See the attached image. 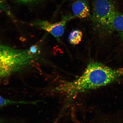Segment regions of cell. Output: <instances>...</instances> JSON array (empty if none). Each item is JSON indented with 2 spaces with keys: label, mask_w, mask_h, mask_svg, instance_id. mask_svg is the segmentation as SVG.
I'll list each match as a JSON object with an SVG mask.
<instances>
[{
  "label": "cell",
  "mask_w": 123,
  "mask_h": 123,
  "mask_svg": "<svg viewBox=\"0 0 123 123\" xmlns=\"http://www.w3.org/2000/svg\"><path fill=\"white\" fill-rule=\"evenodd\" d=\"M123 76V68L114 69L100 63L91 62L83 73L75 80L58 86L55 91L64 93L68 100L75 95L112 83Z\"/></svg>",
  "instance_id": "obj_1"
},
{
  "label": "cell",
  "mask_w": 123,
  "mask_h": 123,
  "mask_svg": "<svg viewBox=\"0 0 123 123\" xmlns=\"http://www.w3.org/2000/svg\"><path fill=\"white\" fill-rule=\"evenodd\" d=\"M117 10L112 0H92L91 18L94 25L104 29L109 18Z\"/></svg>",
  "instance_id": "obj_2"
},
{
  "label": "cell",
  "mask_w": 123,
  "mask_h": 123,
  "mask_svg": "<svg viewBox=\"0 0 123 123\" xmlns=\"http://www.w3.org/2000/svg\"><path fill=\"white\" fill-rule=\"evenodd\" d=\"M73 18V16L66 17L62 21L52 23L45 20L37 21L34 23V25L50 34L59 41L60 37L63 34L67 21Z\"/></svg>",
  "instance_id": "obj_3"
},
{
  "label": "cell",
  "mask_w": 123,
  "mask_h": 123,
  "mask_svg": "<svg viewBox=\"0 0 123 123\" xmlns=\"http://www.w3.org/2000/svg\"><path fill=\"white\" fill-rule=\"evenodd\" d=\"M104 29L116 31L123 41V12L115 11L109 18Z\"/></svg>",
  "instance_id": "obj_4"
},
{
  "label": "cell",
  "mask_w": 123,
  "mask_h": 123,
  "mask_svg": "<svg viewBox=\"0 0 123 123\" xmlns=\"http://www.w3.org/2000/svg\"><path fill=\"white\" fill-rule=\"evenodd\" d=\"M72 10L73 17L85 18L90 15V7L87 0L75 1L72 4Z\"/></svg>",
  "instance_id": "obj_5"
},
{
  "label": "cell",
  "mask_w": 123,
  "mask_h": 123,
  "mask_svg": "<svg viewBox=\"0 0 123 123\" xmlns=\"http://www.w3.org/2000/svg\"><path fill=\"white\" fill-rule=\"evenodd\" d=\"M82 36V33L81 31L78 30H74L70 32L69 35V42L73 45H76L81 41Z\"/></svg>",
  "instance_id": "obj_6"
},
{
  "label": "cell",
  "mask_w": 123,
  "mask_h": 123,
  "mask_svg": "<svg viewBox=\"0 0 123 123\" xmlns=\"http://www.w3.org/2000/svg\"><path fill=\"white\" fill-rule=\"evenodd\" d=\"M30 104V101H14L3 97L0 95V107L12 105Z\"/></svg>",
  "instance_id": "obj_7"
},
{
  "label": "cell",
  "mask_w": 123,
  "mask_h": 123,
  "mask_svg": "<svg viewBox=\"0 0 123 123\" xmlns=\"http://www.w3.org/2000/svg\"><path fill=\"white\" fill-rule=\"evenodd\" d=\"M19 0L23 2H27L33 0Z\"/></svg>",
  "instance_id": "obj_8"
},
{
  "label": "cell",
  "mask_w": 123,
  "mask_h": 123,
  "mask_svg": "<svg viewBox=\"0 0 123 123\" xmlns=\"http://www.w3.org/2000/svg\"><path fill=\"white\" fill-rule=\"evenodd\" d=\"M5 122V120L2 119H0V123H4Z\"/></svg>",
  "instance_id": "obj_9"
},
{
  "label": "cell",
  "mask_w": 123,
  "mask_h": 123,
  "mask_svg": "<svg viewBox=\"0 0 123 123\" xmlns=\"http://www.w3.org/2000/svg\"><path fill=\"white\" fill-rule=\"evenodd\" d=\"M2 0H0V2Z\"/></svg>",
  "instance_id": "obj_10"
},
{
  "label": "cell",
  "mask_w": 123,
  "mask_h": 123,
  "mask_svg": "<svg viewBox=\"0 0 123 123\" xmlns=\"http://www.w3.org/2000/svg\"></svg>",
  "instance_id": "obj_11"
}]
</instances>
